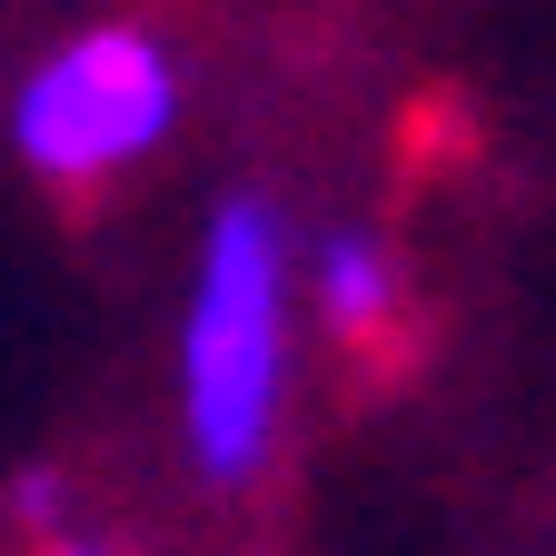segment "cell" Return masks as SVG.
Listing matches in <instances>:
<instances>
[{
	"instance_id": "2",
	"label": "cell",
	"mask_w": 556,
	"mask_h": 556,
	"mask_svg": "<svg viewBox=\"0 0 556 556\" xmlns=\"http://www.w3.org/2000/svg\"><path fill=\"white\" fill-rule=\"evenodd\" d=\"M169 119H179L169 50L150 30H80L70 50H50L21 80L11 139L40 179H110L139 150H160Z\"/></svg>"
},
{
	"instance_id": "4",
	"label": "cell",
	"mask_w": 556,
	"mask_h": 556,
	"mask_svg": "<svg viewBox=\"0 0 556 556\" xmlns=\"http://www.w3.org/2000/svg\"><path fill=\"white\" fill-rule=\"evenodd\" d=\"M60 556H90V546H60Z\"/></svg>"
},
{
	"instance_id": "3",
	"label": "cell",
	"mask_w": 556,
	"mask_h": 556,
	"mask_svg": "<svg viewBox=\"0 0 556 556\" xmlns=\"http://www.w3.org/2000/svg\"><path fill=\"white\" fill-rule=\"evenodd\" d=\"M318 308L348 328V338H378L397 318V249H378L368 229H338L318 249Z\"/></svg>"
},
{
	"instance_id": "1",
	"label": "cell",
	"mask_w": 556,
	"mask_h": 556,
	"mask_svg": "<svg viewBox=\"0 0 556 556\" xmlns=\"http://www.w3.org/2000/svg\"><path fill=\"white\" fill-rule=\"evenodd\" d=\"M289 388V229L268 199H229L208 219L189 338H179V428L208 477H249Z\"/></svg>"
}]
</instances>
